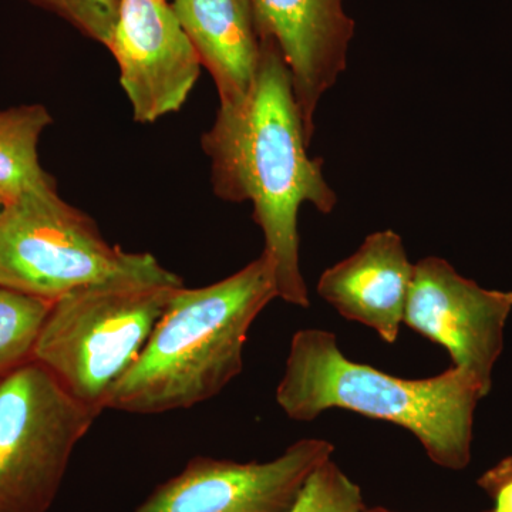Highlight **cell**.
<instances>
[{"mask_svg": "<svg viewBox=\"0 0 512 512\" xmlns=\"http://www.w3.org/2000/svg\"><path fill=\"white\" fill-rule=\"evenodd\" d=\"M309 144L281 50L261 40L251 90L238 103L220 104L201 146L211 161L214 194L237 204L251 202L279 298L299 308L311 306L299 261V210L311 204L328 215L338 204L323 175V160L309 156Z\"/></svg>", "mask_w": 512, "mask_h": 512, "instance_id": "1", "label": "cell"}, {"mask_svg": "<svg viewBox=\"0 0 512 512\" xmlns=\"http://www.w3.org/2000/svg\"><path fill=\"white\" fill-rule=\"evenodd\" d=\"M279 298L274 264L262 252L241 271L204 288H178L106 409L161 414L220 394L244 367L249 329Z\"/></svg>", "mask_w": 512, "mask_h": 512, "instance_id": "2", "label": "cell"}, {"mask_svg": "<svg viewBox=\"0 0 512 512\" xmlns=\"http://www.w3.org/2000/svg\"><path fill=\"white\" fill-rule=\"evenodd\" d=\"M484 399L476 380L451 366L439 376L400 379L349 360L322 329L293 335L276 403L289 419L313 421L342 409L409 430L437 466L463 470L471 461L474 413Z\"/></svg>", "mask_w": 512, "mask_h": 512, "instance_id": "3", "label": "cell"}, {"mask_svg": "<svg viewBox=\"0 0 512 512\" xmlns=\"http://www.w3.org/2000/svg\"><path fill=\"white\" fill-rule=\"evenodd\" d=\"M181 286L183 279L119 281L69 293L50 306L33 360L100 414Z\"/></svg>", "mask_w": 512, "mask_h": 512, "instance_id": "4", "label": "cell"}, {"mask_svg": "<svg viewBox=\"0 0 512 512\" xmlns=\"http://www.w3.org/2000/svg\"><path fill=\"white\" fill-rule=\"evenodd\" d=\"M178 279L148 252L111 245L57 190L30 192L0 208L2 288L53 303L109 282Z\"/></svg>", "mask_w": 512, "mask_h": 512, "instance_id": "5", "label": "cell"}, {"mask_svg": "<svg viewBox=\"0 0 512 512\" xmlns=\"http://www.w3.org/2000/svg\"><path fill=\"white\" fill-rule=\"evenodd\" d=\"M99 413L30 360L0 379V512H47Z\"/></svg>", "mask_w": 512, "mask_h": 512, "instance_id": "6", "label": "cell"}, {"mask_svg": "<svg viewBox=\"0 0 512 512\" xmlns=\"http://www.w3.org/2000/svg\"><path fill=\"white\" fill-rule=\"evenodd\" d=\"M511 312L512 292L485 289L446 259L429 256L414 264L403 323L446 348L453 366L473 377L487 397Z\"/></svg>", "mask_w": 512, "mask_h": 512, "instance_id": "7", "label": "cell"}, {"mask_svg": "<svg viewBox=\"0 0 512 512\" xmlns=\"http://www.w3.org/2000/svg\"><path fill=\"white\" fill-rule=\"evenodd\" d=\"M335 446L303 439L268 463L194 457L134 512H289Z\"/></svg>", "mask_w": 512, "mask_h": 512, "instance_id": "8", "label": "cell"}, {"mask_svg": "<svg viewBox=\"0 0 512 512\" xmlns=\"http://www.w3.org/2000/svg\"><path fill=\"white\" fill-rule=\"evenodd\" d=\"M107 47L119 64L121 87L140 124L156 123L180 110L200 77V56L170 0H120Z\"/></svg>", "mask_w": 512, "mask_h": 512, "instance_id": "9", "label": "cell"}, {"mask_svg": "<svg viewBox=\"0 0 512 512\" xmlns=\"http://www.w3.org/2000/svg\"><path fill=\"white\" fill-rule=\"evenodd\" d=\"M259 40H271L291 72L293 93L312 140L322 97L348 63L355 22L343 0H251Z\"/></svg>", "mask_w": 512, "mask_h": 512, "instance_id": "10", "label": "cell"}, {"mask_svg": "<svg viewBox=\"0 0 512 512\" xmlns=\"http://www.w3.org/2000/svg\"><path fill=\"white\" fill-rule=\"evenodd\" d=\"M414 264L392 229L366 237L355 254L320 275V298L343 318L375 330L387 343L399 338Z\"/></svg>", "mask_w": 512, "mask_h": 512, "instance_id": "11", "label": "cell"}, {"mask_svg": "<svg viewBox=\"0 0 512 512\" xmlns=\"http://www.w3.org/2000/svg\"><path fill=\"white\" fill-rule=\"evenodd\" d=\"M170 5L210 72L220 104L244 99L261 60L251 0H170Z\"/></svg>", "mask_w": 512, "mask_h": 512, "instance_id": "12", "label": "cell"}, {"mask_svg": "<svg viewBox=\"0 0 512 512\" xmlns=\"http://www.w3.org/2000/svg\"><path fill=\"white\" fill-rule=\"evenodd\" d=\"M53 117L42 104L0 111V201L8 204L30 192L56 191V181L39 161L40 137Z\"/></svg>", "mask_w": 512, "mask_h": 512, "instance_id": "13", "label": "cell"}, {"mask_svg": "<svg viewBox=\"0 0 512 512\" xmlns=\"http://www.w3.org/2000/svg\"><path fill=\"white\" fill-rule=\"evenodd\" d=\"M52 303L0 286V379L33 360Z\"/></svg>", "mask_w": 512, "mask_h": 512, "instance_id": "14", "label": "cell"}, {"mask_svg": "<svg viewBox=\"0 0 512 512\" xmlns=\"http://www.w3.org/2000/svg\"><path fill=\"white\" fill-rule=\"evenodd\" d=\"M362 490L330 458L309 477L289 512H363Z\"/></svg>", "mask_w": 512, "mask_h": 512, "instance_id": "15", "label": "cell"}, {"mask_svg": "<svg viewBox=\"0 0 512 512\" xmlns=\"http://www.w3.org/2000/svg\"><path fill=\"white\" fill-rule=\"evenodd\" d=\"M69 22L83 35L96 40L103 46H109L117 16L120 0H28Z\"/></svg>", "mask_w": 512, "mask_h": 512, "instance_id": "16", "label": "cell"}, {"mask_svg": "<svg viewBox=\"0 0 512 512\" xmlns=\"http://www.w3.org/2000/svg\"><path fill=\"white\" fill-rule=\"evenodd\" d=\"M478 485L494 498V512H512V456L488 470Z\"/></svg>", "mask_w": 512, "mask_h": 512, "instance_id": "17", "label": "cell"}, {"mask_svg": "<svg viewBox=\"0 0 512 512\" xmlns=\"http://www.w3.org/2000/svg\"><path fill=\"white\" fill-rule=\"evenodd\" d=\"M363 512H394V511L386 510V508H382V507H376V508H366V510ZM484 512H494V511L491 510V511H484Z\"/></svg>", "mask_w": 512, "mask_h": 512, "instance_id": "18", "label": "cell"}, {"mask_svg": "<svg viewBox=\"0 0 512 512\" xmlns=\"http://www.w3.org/2000/svg\"><path fill=\"white\" fill-rule=\"evenodd\" d=\"M2 205H3V204H2V201H0V208H2Z\"/></svg>", "mask_w": 512, "mask_h": 512, "instance_id": "19", "label": "cell"}]
</instances>
